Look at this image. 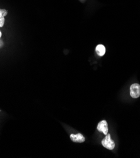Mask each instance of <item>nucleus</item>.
<instances>
[{"label": "nucleus", "mask_w": 140, "mask_h": 158, "mask_svg": "<svg viewBox=\"0 0 140 158\" xmlns=\"http://www.w3.org/2000/svg\"><path fill=\"white\" fill-rule=\"evenodd\" d=\"M102 144L104 148L109 150H112L114 149L115 143L114 141L112 140L111 137V134H107L105 135V138L102 140Z\"/></svg>", "instance_id": "obj_1"}, {"label": "nucleus", "mask_w": 140, "mask_h": 158, "mask_svg": "<svg viewBox=\"0 0 140 158\" xmlns=\"http://www.w3.org/2000/svg\"><path fill=\"white\" fill-rule=\"evenodd\" d=\"M130 94L133 98H137L140 97V85L139 84L134 83L131 86Z\"/></svg>", "instance_id": "obj_2"}, {"label": "nucleus", "mask_w": 140, "mask_h": 158, "mask_svg": "<svg viewBox=\"0 0 140 158\" xmlns=\"http://www.w3.org/2000/svg\"><path fill=\"white\" fill-rule=\"evenodd\" d=\"M97 130L99 132H103L105 135L108 134V124L106 120H102L97 125Z\"/></svg>", "instance_id": "obj_3"}, {"label": "nucleus", "mask_w": 140, "mask_h": 158, "mask_svg": "<svg viewBox=\"0 0 140 158\" xmlns=\"http://www.w3.org/2000/svg\"><path fill=\"white\" fill-rule=\"evenodd\" d=\"M70 139L74 143H82L85 140V137L80 133L76 134H71L70 135Z\"/></svg>", "instance_id": "obj_4"}, {"label": "nucleus", "mask_w": 140, "mask_h": 158, "mask_svg": "<svg viewBox=\"0 0 140 158\" xmlns=\"http://www.w3.org/2000/svg\"><path fill=\"white\" fill-rule=\"evenodd\" d=\"M8 14V11L6 10L0 9V27H3L4 25L5 19V17Z\"/></svg>", "instance_id": "obj_5"}, {"label": "nucleus", "mask_w": 140, "mask_h": 158, "mask_svg": "<svg viewBox=\"0 0 140 158\" xmlns=\"http://www.w3.org/2000/svg\"><path fill=\"white\" fill-rule=\"evenodd\" d=\"M95 51L99 56H103L105 53V47L103 45H98L96 47Z\"/></svg>", "instance_id": "obj_6"}, {"label": "nucleus", "mask_w": 140, "mask_h": 158, "mask_svg": "<svg viewBox=\"0 0 140 158\" xmlns=\"http://www.w3.org/2000/svg\"><path fill=\"white\" fill-rule=\"evenodd\" d=\"M2 34L1 31H0V38H1V37H2Z\"/></svg>", "instance_id": "obj_7"}]
</instances>
